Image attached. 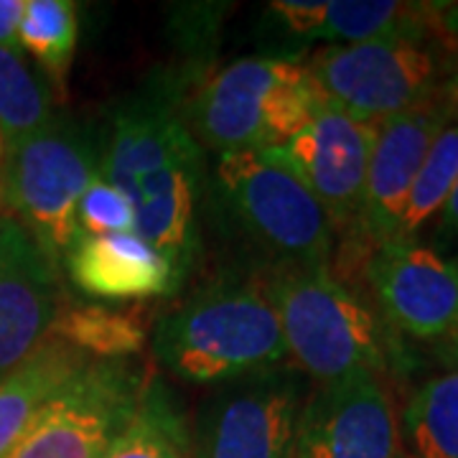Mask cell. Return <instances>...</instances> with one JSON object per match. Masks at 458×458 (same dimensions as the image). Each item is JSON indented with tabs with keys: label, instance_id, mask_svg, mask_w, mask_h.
<instances>
[{
	"label": "cell",
	"instance_id": "obj_16",
	"mask_svg": "<svg viewBox=\"0 0 458 458\" xmlns=\"http://www.w3.org/2000/svg\"><path fill=\"white\" fill-rule=\"evenodd\" d=\"M280 26L301 38H324L331 47L360 44L390 33L426 31L428 3L400 0H273L267 8Z\"/></svg>",
	"mask_w": 458,
	"mask_h": 458
},
{
	"label": "cell",
	"instance_id": "obj_26",
	"mask_svg": "<svg viewBox=\"0 0 458 458\" xmlns=\"http://www.w3.org/2000/svg\"><path fill=\"white\" fill-rule=\"evenodd\" d=\"M436 245L433 247H458V181L451 191V197L445 199L443 209L436 216Z\"/></svg>",
	"mask_w": 458,
	"mask_h": 458
},
{
	"label": "cell",
	"instance_id": "obj_18",
	"mask_svg": "<svg viewBox=\"0 0 458 458\" xmlns=\"http://www.w3.org/2000/svg\"><path fill=\"white\" fill-rule=\"evenodd\" d=\"M397 426L408 458H458V367L410 394Z\"/></svg>",
	"mask_w": 458,
	"mask_h": 458
},
{
	"label": "cell",
	"instance_id": "obj_11",
	"mask_svg": "<svg viewBox=\"0 0 458 458\" xmlns=\"http://www.w3.org/2000/svg\"><path fill=\"white\" fill-rule=\"evenodd\" d=\"M377 123H364L327 102L288 143L273 148L306 183L336 229H354L361 212Z\"/></svg>",
	"mask_w": 458,
	"mask_h": 458
},
{
	"label": "cell",
	"instance_id": "obj_20",
	"mask_svg": "<svg viewBox=\"0 0 458 458\" xmlns=\"http://www.w3.org/2000/svg\"><path fill=\"white\" fill-rule=\"evenodd\" d=\"M80 18L69 0H26L18 21V49L56 87H64L77 51Z\"/></svg>",
	"mask_w": 458,
	"mask_h": 458
},
{
	"label": "cell",
	"instance_id": "obj_31",
	"mask_svg": "<svg viewBox=\"0 0 458 458\" xmlns=\"http://www.w3.org/2000/svg\"><path fill=\"white\" fill-rule=\"evenodd\" d=\"M405 458H408V456H405Z\"/></svg>",
	"mask_w": 458,
	"mask_h": 458
},
{
	"label": "cell",
	"instance_id": "obj_23",
	"mask_svg": "<svg viewBox=\"0 0 458 458\" xmlns=\"http://www.w3.org/2000/svg\"><path fill=\"white\" fill-rule=\"evenodd\" d=\"M458 181V123L445 125L433 146L428 148L415 183L410 189L408 207L397 237H418L430 225L451 197Z\"/></svg>",
	"mask_w": 458,
	"mask_h": 458
},
{
	"label": "cell",
	"instance_id": "obj_1",
	"mask_svg": "<svg viewBox=\"0 0 458 458\" xmlns=\"http://www.w3.org/2000/svg\"><path fill=\"white\" fill-rule=\"evenodd\" d=\"M153 354L189 385H229L288 360L267 283L229 278L199 288L165 313L153 334Z\"/></svg>",
	"mask_w": 458,
	"mask_h": 458
},
{
	"label": "cell",
	"instance_id": "obj_5",
	"mask_svg": "<svg viewBox=\"0 0 458 458\" xmlns=\"http://www.w3.org/2000/svg\"><path fill=\"white\" fill-rule=\"evenodd\" d=\"M214 183L229 216L278 267L331 270L334 225L273 148L219 156Z\"/></svg>",
	"mask_w": 458,
	"mask_h": 458
},
{
	"label": "cell",
	"instance_id": "obj_25",
	"mask_svg": "<svg viewBox=\"0 0 458 458\" xmlns=\"http://www.w3.org/2000/svg\"><path fill=\"white\" fill-rule=\"evenodd\" d=\"M428 26L443 49L458 51V3H428Z\"/></svg>",
	"mask_w": 458,
	"mask_h": 458
},
{
	"label": "cell",
	"instance_id": "obj_2",
	"mask_svg": "<svg viewBox=\"0 0 458 458\" xmlns=\"http://www.w3.org/2000/svg\"><path fill=\"white\" fill-rule=\"evenodd\" d=\"M265 283L301 375L327 385L352 372L387 369L393 342L385 321L331 270L278 267Z\"/></svg>",
	"mask_w": 458,
	"mask_h": 458
},
{
	"label": "cell",
	"instance_id": "obj_27",
	"mask_svg": "<svg viewBox=\"0 0 458 458\" xmlns=\"http://www.w3.org/2000/svg\"><path fill=\"white\" fill-rule=\"evenodd\" d=\"M438 105L443 113L448 114L451 123H458V51L451 56L445 77H443L441 92H438Z\"/></svg>",
	"mask_w": 458,
	"mask_h": 458
},
{
	"label": "cell",
	"instance_id": "obj_30",
	"mask_svg": "<svg viewBox=\"0 0 458 458\" xmlns=\"http://www.w3.org/2000/svg\"><path fill=\"white\" fill-rule=\"evenodd\" d=\"M448 352L454 354V360L458 361V324L454 328V334H451V339H448Z\"/></svg>",
	"mask_w": 458,
	"mask_h": 458
},
{
	"label": "cell",
	"instance_id": "obj_12",
	"mask_svg": "<svg viewBox=\"0 0 458 458\" xmlns=\"http://www.w3.org/2000/svg\"><path fill=\"white\" fill-rule=\"evenodd\" d=\"M59 311V267L13 216H0V379L49 339Z\"/></svg>",
	"mask_w": 458,
	"mask_h": 458
},
{
	"label": "cell",
	"instance_id": "obj_3",
	"mask_svg": "<svg viewBox=\"0 0 458 458\" xmlns=\"http://www.w3.org/2000/svg\"><path fill=\"white\" fill-rule=\"evenodd\" d=\"M327 105L309 66L280 56H245L219 69L186 107L197 143L219 156L288 143Z\"/></svg>",
	"mask_w": 458,
	"mask_h": 458
},
{
	"label": "cell",
	"instance_id": "obj_28",
	"mask_svg": "<svg viewBox=\"0 0 458 458\" xmlns=\"http://www.w3.org/2000/svg\"><path fill=\"white\" fill-rule=\"evenodd\" d=\"M26 0H0V47H18V21Z\"/></svg>",
	"mask_w": 458,
	"mask_h": 458
},
{
	"label": "cell",
	"instance_id": "obj_14",
	"mask_svg": "<svg viewBox=\"0 0 458 458\" xmlns=\"http://www.w3.org/2000/svg\"><path fill=\"white\" fill-rule=\"evenodd\" d=\"M204 189V150L179 158L132 183L135 232L176 267L181 280L199 258V199Z\"/></svg>",
	"mask_w": 458,
	"mask_h": 458
},
{
	"label": "cell",
	"instance_id": "obj_17",
	"mask_svg": "<svg viewBox=\"0 0 458 458\" xmlns=\"http://www.w3.org/2000/svg\"><path fill=\"white\" fill-rule=\"evenodd\" d=\"M87 361L77 349L49 336L18 369L0 379V458L29 430L51 394Z\"/></svg>",
	"mask_w": 458,
	"mask_h": 458
},
{
	"label": "cell",
	"instance_id": "obj_10",
	"mask_svg": "<svg viewBox=\"0 0 458 458\" xmlns=\"http://www.w3.org/2000/svg\"><path fill=\"white\" fill-rule=\"evenodd\" d=\"M293 458H405L382 379L352 372L316 385L298 415Z\"/></svg>",
	"mask_w": 458,
	"mask_h": 458
},
{
	"label": "cell",
	"instance_id": "obj_15",
	"mask_svg": "<svg viewBox=\"0 0 458 458\" xmlns=\"http://www.w3.org/2000/svg\"><path fill=\"white\" fill-rule=\"evenodd\" d=\"M62 267L84 295L98 301L165 298L183 283L176 267L138 232L107 237L80 234Z\"/></svg>",
	"mask_w": 458,
	"mask_h": 458
},
{
	"label": "cell",
	"instance_id": "obj_19",
	"mask_svg": "<svg viewBox=\"0 0 458 458\" xmlns=\"http://www.w3.org/2000/svg\"><path fill=\"white\" fill-rule=\"evenodd\" d=\"M51 336L69 344L87 360L125 361L143 352L148 328L135 313L113 311L105 306H74L59 311Z\"/></svg>",
	"mask_w": 458,
	"mask_h": 458
},
{
	"label": "cell",
	"instance_id": "obj_6",
	"mask_svg": "<svg viewBox=\"0 0 458 458\" xmlns=\"http://www.w3.org/2000/svg\"><path fill=\"white\" fill-rule=\"evenodd\" d=\"M451 56L426 29L327 47L306 66L334 107L364 123H382L436 102Z\"/></svg>",
	"mask_w": 458,
	"mask_h": 458
},
{
	"label": "cell",
	"instance_id": "obj_21",
	"mask_svg": "<svg viewBox=\"0 0 458 458\" xmlns=\"http://www.w3.org/2000/svg\"><path fill=\"white\" fill-rule=\"evenodd\" d=\"M54 92L44 72L18 47H0V132L11 143L49 125Z\"/></svg>",
	"mask_w": 458,
	"mask_h": 458
},
{
	"label": "cell",
	"instance_id": "obj_7",
	"mask_svg": "<svg viewBox=\"0 0 458 458\" xmlns=\"http://www.w3.org/2000/svg\"><path fill=\"white\" fill-rule=\"evenodd\" d=\"M148 379L125 361L89 360L38 410L3 458H102L131 423Z\"/></svg>",
	"mask_w": 458,
	"mask_h": 458
},
{
	"label": "cell",
	"instance_id": "obj_9",
	"mask_svg": "<svg viewBox=\"0 0 458 458\" xmlns=\"http://www.w3.org/2000/svg\"><path fill=\"white\" fill-rule=\"evenodd\" d=\"M382 318L418 342H448L458 324V260L420 237H393L364 265Z\"/></svg>",
	"mask_w": 458,
	"mask_h": 458
},
{
	"label": "cell",
	"instance_id": "obj_8",
	"mask_svg": "<svg viewBox=\"0 0 458 458\" xmlns=\"http://www.w3.org/2000/svg\"><path fill=\"white\" fill-rule=\"evenodd\" d=\"M303 379L285 364L225 385L201 408L191 458H293Z\"/></svg>",
	"mask_w": 458,
	"mask_h": 458
},
{
	"label": "cell",
	"instance_id": "obj_4",
	"mask_svg": "<svg viewBox=\"0 0 458 458\" xmlns=\"http://www.w3.org/2000/svg\"><path fill=\"white\" fill-rule=\"evenodd\" d=\"M102 150L74 120L54 117L49 125L5 143L3 204L62 270L80 237L77 204L99 176Z\"/></svg>",
	"mask_w": 458,
	"mask_h": 458
},
{
	"label": "cell",
	"instance_id": "obj_29",
	"mask_svg": "<svg viewBox=\"0 0 458 458\" xmlns=\"http://www.w3.org/2000/svg\"><path fill=\"white\" fill-rule=\"evenodd\" d=\"M3 158H5V140L0 132V216H5V204H3Z\"/></svg>",
	"mask_w": 458,
	"mask_h": 458
},
{
	"label": "cell",
	"instance_id": "obj_22",
	"mask_svg": "<svg viewBox=\"0 0 458 458\" xmlns=\"http://www.w3.org/2000/svg\"><path fill=\"white\" fill-rule=\"evenodd\" d=\"M102 458H191L189 433L158 385H148L131 423Z\"/></svg>",
	"mask_w": 458,
	"mask_h": 458
},
{
	"label": "cell",
	"instance_id": "obj_24",
	"mask_svg": "<svg viewBox=\"0 0 458 458\" xmlns=\"http://www.w3.org/2000/svg\"><path fill=\"white\" fill-rule=\"evenodd\" d=\"M77 229L84 237L131 234L135 232V207L131 197L107 179L92 181L77 204Z\"/></svg>",
	"mask_w": 458,
	"mask_h": 458
},
{
	"label": "cell",
	"instance_id": "obj_13",
	"mask_svg": "<svg viewBox=\"0 0 458 458\" xmlns=\"http://www.w3.org/2000/svg\"><path fill=\"white\" fill-rule=\"evenodd\" d=\"M445 125H451V120L443 113L438 99L426 107L377 123L361 212L354 227L369 252L400 234L410 189L426 161L428 148L433 146Z\"/></svg>",
	"mask_w": 458,
	"mask_h": 458
}]
</instances>
